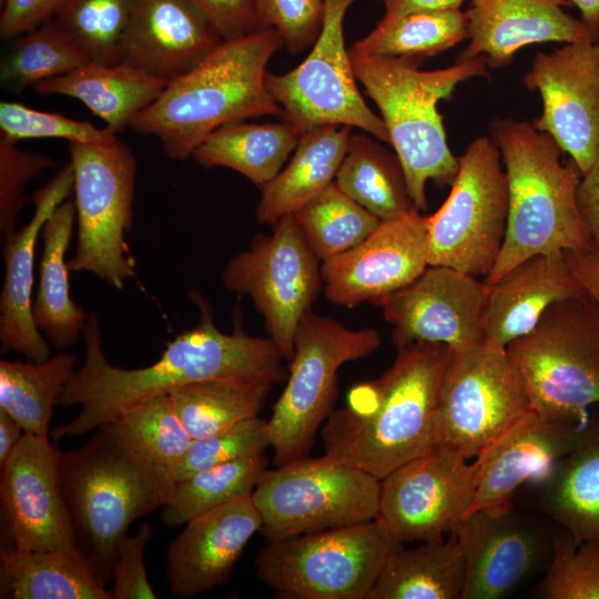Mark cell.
I'll list each match as a JSON object with an SVG mask.
<instances>
[{
  "label": "cell",
  "instance_id": "6da1fadb",
  "mask_svg": "<svg viewBox=\"0 0 599 599\" xmlns=\"http://www.w3.org/2000/svg\"><path fill=\"white\" fill-rule=\"evenodd\" d=\"M190 297L199 309L196 325L169 342L160 358L142 368L118 367L105 358L99 318L89 314L82 334L83 363L58 399V405H78L80 410L72 420L53 427L54 440L90 433L138 403L186 384L273 385L285 379V357L272 338L247 334L238 315L233 332L224 333L215 325L210 303L196 291H190Z\"/></svg>",
  "mask_w": 599,
  "mask_h": 599
},
{
  "label": "cell",
  "instance_id": "7a4b0ae2",
  "mask_svg": "<svg viewBox=\"0 0 599 599\" xmlns=\"http://www.w3.org/2000/svg\"><path fill=\"white\" fill-rule=\"evenodd\" d=\"M451 348L418 342L397 349L379 377L354 386L322 426L324 455L382 480L440 444L439 398Z\"/></svg>",
  "mask_w": 599,
  "mask_h": 599
},
{
  "label": "cell",
  "instance_id": "3957f363",
  "mask_svg": "<svg viewBox=\"0 0 599 599\" xmlns=\"http://www.w3.org/2000/svg\"><path fill=\"white\" fill-rule=\"evenodd\" d=\"M80 447L62 451L59 483L78 548L99 581L112 582L119 546L139 518L162 508L175 480L139 454L112 423L92 430Z\"/></svg>",
  "mask_w": 599,
  "mask_h": 599
},
{
  "label": "cell",
  "instance_id": "277c9868",
  "mask_svg": "<svg viewBox=\"0 0 599 599\" xmlns=\"http://www.w3.org/2000/svg\"><path fill=\"white\" fill-rule=\"evenodd\" d=\"M283 44L272 28L223 40L194 68L169 82L131 129L158 138L170 159L185 160L225 124L281 115L265 77L268 61Z\"/></svg>",
  "mask_w": 599,
  "mask_h": 599
},
{
  "label": "cell",
  "instance_id": "5b68a950",
  "mask_svg": "<svg viewBox=\"0 0 599 599\" xmlns=\"http://www.w3.org/2000/svg\"><path fill=\"white\" fill-rule=\"evenodd\" d=\"M489 132L501 154L509 203L501 251L484 282L494 284L536 254L592 248L577 203V164L564 162L560 146L532 122L495 119Z\"/></svg>",
  "mask_w": 599,
  "mask_h": 599
},
{
  "label": "cell",
  "instance_id": "8992f818",
  "mask_svg": "<svg viewBox=\"0 0 599 599\" xmlns=\"http://www.w3.org/2000/svg\"><path fill=\"white\" fill-rule=\"evenodd\" d=\"M355 77L380 112L418 211H426V184L454 182L458 158L450 151L437 104L468 79L488 75L483 58L424 71L418 61L385 58L349 49Z\"/></svg>",
  "mask_w": 599,
  "mask_h": 599
},
{
  "label": "cell",
  "instance_id": "52a82bcc",
  "mask_svg": "<svg viewBox=\"0 0 599 599\" xmlns=\"http://www.w3.org/2000/svg\"><path fill=\"white\" fill-rule=\"evenodd\" d=\"M506 349L530 410L549 422H588L599 404V305L586 290L550 305Z\"/></svg>",
  "mask_w": 599,
  "mask_h": 599
},
{
  "label": "cell",
  "instance_id": "ba28073f",
  "mask_svg": "<svg viewBox=\"0 0 599 599\" xmlns=\"http://www.w3.org/2000/svg\"><path fill=\"white\" fill-rule=\"evenodd\" d=\"M380 343L375 328L349 329L312 309L301 318L286 385L264 425L276 466L309 456L318 428L334 410L338 369L370 356Z\"/></svg>",
  "mask_w": 599,
  "mask_h": 599
},
{
  "label": "cell",
  "instance_id": "9c48e42d",
  "mask_svg": "<svg viewBox=\"0 0 599 599\" xmlns=\"http://www.w3.org/2000/svg\"><path fill=\"white\" fill-rule=\"evenodd\" d=\"M397 545L376 518L268 540L254 565L278 598L366 599Z\"/></svg>",
  "mask_w": 599,
  "mask_h": 599
},
{
  "label": "cell",
  "instance_id": "30bf717a",
  "mask_svg": "<svg viewBox=\"0 0 599 599\" xmlns=\"http://www.w3.org/2000/svg\"><path fill=\"white\" fill-rule=\"evenodd\" d=\"M78 227L70 272H88L122 290L135 275L125 240L133 221L136 161L125 143L69 142Z\"/></svg>",
  "mask_w": 599,
  "mask_h": 599
},
{
  "label": "cell",
  "instance_id": "8fae6325",
  "mask_svg": "<svg viewBox=\"0 0 599 599\" xmlns=\"http://www.w3.org/2000/svg\"><path fill=\"white\" fill-rule=\"evenodd\" d=\"M251 498L268 540L377 518L380 480L323 455L266 469Z\"/></svg>",
  "mask_w": 599,
  "mask_h": 599
},
{
  "label": "cell",
  "instance_id": "7c38bea8",
  "mask_svg": "<svg viewBox=\"0 0 599 599\" xmlns=\"http://www.w3.org/2000/svg\"><path fill=\"white\" fill-rule=\"evenodd\" d=\"M458 163L449 195L428 215V264L486 278L506 235L507 176L490 136L476 138Z\"/></svg>",
  "mask_w": 599,
  "mask_h": 599
},
{
  "label": "cell",
  "instance_id": "4fadbf2b",
  "mask_svg": "<svg viewBox=\"0 0 599 599\" xmlns=\"http://www.w3.org/2000/svg\"><path fill=\"white\" fill-rule=\"evenodd\" d=\"M528 412L506 347L484 338L451 352L439 398L441 445L473 460Z\"/></svg>",
  "mask_w": 599,
  "mask_h": 599
},
{
  "label": "cell",
  "instance_id": "5bb4252c",
  "mask_svg": "<svg viewBox=\"0 0 599 599\" xmlns=\"http://www.w3.org/2000/svg\"><path fill=\"white\" fill-rule=\"evenodd\" d=\"M356 1L324 0L323 26L308 55L286 73L267 71L265 82L284 121L301 133L323 125H346L389 143L383 119L361 95L345 47L344 18Z\"/></svg>",
  "mask_w": 599,
  "mask_h": 599
},
{
  "label": "cell",
  "instance_id": "9a60e30c",
  "mask_svg": "<svg viewBox=\"0 0 599 599\" xmlns=\"http://www.w3.org/2000/svg\"><path fill=\"white\" fill-rule=\"evenodd\" d=\"M321 264L294 215L287 214L272 235H256L250 248L231 258L222 272L229 291L251 297L285 359L293 356L301 318L323 291Z\"/></svg>",
  "mask_w": 599,
  "mask_h": 599
},
{
  "label": "cell",
  "instance_id": "2e32d148",
  "mask_svg": "<svg viewBox=\"0 0 599 599\" xmlns=\"http://www.w3.org/2000/svg\"><path fill=\"white\" fill-rule=\"evenodd\" d=\"M479 463L439 444L380 480L377 519L399 544L453 535L471 505Z\"/></svg>",
  "mask_w": 599,
  "mask_h": 599
},
{
  "label": "cell",
  "instance_id": "e0dca14e",
  "mask_svg": "<svg viewBox=\"0 0 599 599\" xmlns=\"http://www.w3.org/2000/svg\"><path fill=\"white\" fill-rule=\"evenodd\" d=\"M522 82L542 101L534 126L549 134L583 175L599 150V41L538 52Z\"/></svg>",
  "mask_w": 599,
  "mask_h": 599
},
{
  "label": "cell",
  "instance_id": "ac0fdd59",
  "mask_svg": "<svg viewBox=\"0 0 599 599\" xmlns=\"http://www.w3.org/2000/svg\"><path fill=\"white\" fill-rule=\"evenodd\" d=\"M59 455L49 437L24 433L0 467L1 515L14 549L81 555L59 483Z\"/></svg>",
  "mask_w": 599,
  "mask_h": 599
},
{
  "label": "cell",
  "instance_id": "d6986e66",
  "mask_svg": "<svg viewBox=\"0 0 599 599\" xmlns=\"http://www.w3.org/2000/svg\"><path fill=\"white\" fill-rule=\"evenodd\" d=\"M428 216L414 211L380 221L353 248L323 261V293L348 308L382 300L414 282L428 264Z\"/></svg>",
  "mask_w": 599,
  "mask_h": 599
},
{
  "label": "cell",
  "instance_id": "ffe728a7",
  "mask_svg": "<svg viewBox=\"0 0 599 599\" xmlns=\"http://www.w3.org/2000/svg\"><path fill=\"white\" fill-rule=\"evenodd\" d=\"M487 284L458 270L428 265L410 284L379 302L393 326L392 341L440 343L453 351L485 338L483 322Z\"/></svg>",
  "mask_w": 599,
  "mask_h": 599
},
{
  "label": "cell",
  "instance_id": "44dd1931",
  "mask_svg": "<svg viewBox=\"0 0 599 599\" xmlns=\"http://www.w3.org/2000/svg\"><path fill=\"white\" fill-rule=\"evenodd\" d=\"M184 526L167 547L165 577L172 596L191 598L230 580L262 518L252 498L243 497Z\"/></svg>",
  "mask_w": 599,
  "mask_h": 599
},
{
  "label": "cell",
  "instance_id": "7402d4cb",
  "mask_svg": "<svg viewBox=\"0 0 599 599\" xmlns=\"http://www.w3.org/2000/svg\"><path fill=\"white\" fill-rule=\"evenodd\" d=\"M466 564L461 599H499L511 593L546 554L541 534L514 511L477 510L453 534Z\"/></svg>",
  "mask_w": 599,
  "mask_h": 599
},
{
  "label": "cell",
  "instance_id": "603a6c76",
  "mask_svg": "<svg viewBox=\"0 0 599 599\" xmlns=\"http://www.w3.org/2000/svg\"><path fill=\"white\" fill-rule=\"evenodd\" d=\"M586 424L549 422L528 412L476 457L479 479L465 517L512 508L515 493L541 483L577 444Z\"/></svg>",
  "mask_w": 599,
  "mask_h": 599
},
{
  "label": "cell",
  "instance_id": "cb8c5ba5",
  "mask_svg": "<svg viewBox=\"0 0 599 599\" xmlns=\"http://www.w3.org/2000/svg\"><path fill=\"white\" fill-rule=\"evenodd\" d=\"M73 167L69 161L32 199L30 221L3 240L4 281L0 296L1 353L16 352L28 361L42 363L51 357V345L33 317L32 286L35 244L45 221L73 190Z\"/></svg>",
  "mask_w": 599,
  "mask_h": 599
},
{
  "label": "cell",
  "instance_id": "d4e9b609",
  "mask_svg": "<svg viewBox=\"0 0 599 599\" xmlns=\"http://www.w3.org/2000/svg\"><path fill=\"white\" fill-rule=\"evenodd\" d=\"M567 0H470L467 47L456 62L483 58L508 65L524 47L545 42H595L599 38L564 10Z\"/></svg>",
  "mask_w": 599,
  "mask_h": 599
},
{
  "label": "cell",
  "instance_id": "484cf974",
  "mask_svg": "<svg viewBox=\"0 0 599 599\" xmlns=\"http://www.w3.org/2000/svg\"><path fill=\"white\" fill-rule=\"evenodd\" d=\"M222 41L191 0H136L122 62L169 83L194 68Z\"/></svg>",
  "mask_w": 599,
  "mask_h": 599
},
{
  "label": "cell",
  "instance_id": "4316f807",
  "mask_svg": "<svg viewBox=\"0 0 599 599\" xmlns=\"http://www.w3.org/2000/svg\"><path fill=\"white\" fill-rule=\"evenodd\" d=\"M487 286L484 335L501 347L531 331L550 305L585 292L565 252L530 256Z\"/></svg>",
  "mask_w": 599,
  "mask_h": 599
},
{
  "label": "cell",
  "instance_id": "83f0119b",
  "mask_svg": "<svg viewBox=\"0 0 599 599\" xmlns=\"http://www.w3.org/2000/svg\"><path fill=\"white\" fill-rule=\"evenodd\" d=\"M352 128L323 125L301 134L288 164L261 186L256 220L276 224L335 181L348 149Z\"/></svg>",
  "mask_w": 599,
  "mask_h": 599
},
{
  "label": "cell",
  "instance_id": "f1b7e54d",
  "mask_svg": "<svg viewBox=\"0 0 599 599\" xmlns=\"http://www.w3.org/2000/svg\"><path fill=\"white\" fill-rule=\"evenodd\" d=\"M167 82L128 63L88 62L79 69L33 87L40 94H61L81 101L114 133L131 128Z\"/></svg>",
  "mask_w": 599,
  "mask_h": 599
},
{
  "label": "cell",
  "instance_id": "f546056e",
  "mask_svg": "<svg viewBox=\"0 0 599 599\" xmlns=\"http://www.w3.org/2000/svg\"><path fill=\"white\" fill-rule=\"evenodd\" d=\"M74 223V203L65 200L55 207L41 230L43 251L33 317L39 331L58 351H65L78 343L89 317L70 295L65 253Z\"/></svg>",
  "mask_w": 599,
  "mask_h": 599
},
{
  "label": "cell",
  "instance_id": "4dcf8cb0",
  "mask_svg": "<svg viewBox=\"0 0 599 599\" xmlns=\"http://www.w3.org/2000/svg\"><path fill=\"white\" fill-rule=\"evenodd\" d=\"M540 486V507L577 541H599V416Z\"/></svg>",
  "mask_w": 599,
  "mask_h": 599
},
{
  "label": "cell",
  "instance_id": "1f68e13d",
  "mask_svg": "<svg viewBox=\"0 0 599 599\" xmlns=\"http://www.w3.org/2000/svg\"><path fill=\"white\" fill-rule=\"evenodd\" d=\"M466 564L454 535L413 548L397 545L366 599H461Z\"/></svg>",
  "mask_w": 599,
  "mask_h": 599
},
{
  "label": "cell",
  "instance_id": "d6a6232c",
  "mask_svg": "<svg viewBox=\"0 0 599 599\" xmlns=\"http://www.w3.org/2000/svg\"><path fill=\"white\" fill-rule=\"evenodd\" d=\"M0 598L111 599L81 555L12 547L0 555Z\"/></svg>",
  "mask_w": 599,
  "mask_h": 599
},
{
  "label": "cell",
  "instance_id": "836d02e7",
  "mask_svg": "<svg viewBox=\"0 0 599 599\" xmlns=\"http://www.w3.org/2000/svg\"><path fill=\"white\" fill-rule=\"evenodd\" d=\"M301 134L298 129L286 121H237L209 134L192 155L204 166L232 169L252 183L263 186L282 170Z\"/></svg>",
  "mask_w": 599,
  "mask_h": 599
},
{
  "label": "cell",
  "instance_id": "e575fe53",
  "mask_svg": "<svg viewBox=\"0 0 599 599\" xmlns=\"http://www.w3.org/2000/svg\"><path fill=\"white\" fill-rule=\"evenodd\" d=\"M335 183L380 221L418 211L398 156L366 134L351 135Z\"/></svg>",
  "mask_w": 599,
  "mask_h": 599
},
{
  "label": "cell",
  "instance_id": "d590c367",
  "mask_svg": "<svg viewBox=\"0 0 599 599\" xmlns=\"http://www.w3.org/2000/svg\"><path fill=\"white\" fill-rule=\"evenodd\" d=\"M75 372V357L60 351L45 362H0V408L24 433L49 437L53 408Z\"/></svg>",
  "mask_w": 599,
  "mask_h": 599
},
{
  "label": "cell",
  "instance_id": "8d00e7d4",
  "mask_svg": "<svg viewBox=\"0 0 599 599\" xmlns=\"http://www.w3.org/2000/svg\"><path fill=\"white\" fill-rule=\"evenodd\" d=\"M468 39V19L460 9L383 16L376 27L351 48L385 58L420 61Z\"/></svg>",
  "mask_w": 599,
  "mask_h": 599
},
{
  "label": "cell",
  "instance_id": "74e56055",
  "mask_svg": "<svg viewBox=\"0 0 599 599\" xmlns=\"http://www.w3.org/2000/svg\"><path fill=\"white\" fill-rule=\"evenodd\" d=\"M272 384L204 380L167 393L172 406L192 438L213 435L256 417Z\"/></svg>",
  "mask_w": 599,
  "mask_h": 599
},
{
  "label": "cell",
  "instance_id": "f35d334b",
  "mask_svg": "<svg viewBox=\"0 0 599 599\" xmlns=\"http://www.w3.org/2000/svg\"><path fill=\"white\" fill-rule=\"evenodd\" d=\"M267 465L264 453L255 454L176 481L170 500L162 507L163 524L180 527L223 504L251 497Z\"/></svg>",
  "mask_w": 599,
  "mask_h": 599
},
{
  "label": "cell",
  "instance_id": "ab89813d",
  "mask_svg": "<svg viewBox=\"0 0 599 599\" xmlns=\"http://www.w3.org/2000/svg\"><path fill=\"white\" fill-rule=\"evenodd\" d=\"M293 215L321 262L353 248L380 222L343 192L335 181Z\"/></svg>",
  "mask_w": 599,
  "mask_h": 599
},
{
  "label": "cell",
  "instance_id": "60d3db41",
  "mask_svg": "<svg viewBox=\"0 0 599 599\" xmlns=\"http://www.w3.org/2000/svg\"><path fill=\"white\" fill-rule=\"evenodd\" d=\"M89 59L55 19L16 40L0 69L1 87L20 92L28 87L70 73Z\"/></svg>",
  "mask_w": 599,
  "mask_h": 599
},
{
  "label": "cell",
  "instance_id": "b9f144b4",
  "mask_svg": "<svg viewBox=\"0 0 599 599\" xmlns=\"http://www.w3.org/2000/svg\"><path fill=\"white\" fill-rule=\"evenodd\" d=\"M136 0H63L55 20L90 62L118 64Z\"/></svg>",
  "mask_w": 599,
  "mask_h": 599
},
{
  "label": "cell",
  "instance_id": "7bdbcfd3",
  "mask_svg": "<svg viewBox=\"0 0 599 599\" xmlns=\"http://www.w3.org/2000/svg\"><path fill=\"white\" fill-rule=\"evenodd\" d=\"M111 423L139 454L166 469L177 463L192 440L167 394L138 403Z\"/></svg>",
  "mask_w": 599,
  "mask_h": 599
},
{
  "label": "cell",
  "instance_id": "ee69618b",
  "mask_svg": "<svg viewBox=\"0 0 599 599\" xmlns=\"http://www.w3.org/2000/svg\"><path fill=\"white\" fill-rule=\"evenodd\" d=\"M535 595L544 599H599V541H577L567 531L557 535Z\"/></svg>",
  "mask_w": 599,
  "mask_h": 599
},
{
  "label": "cell",
  "instance_id": "f6af8a7d",
  "mask_svg": "<svg viewBox=\"0 0 599 599\" xmlns=\"http://www.w3.org/2000/svg\"><path fill=\"white\" fill-rule=\"evenodd\" d=\"M258 416L223 432L192 438L183 456L169 470L175 483L212 467L255 454L270 447Z\"/></svg>",
  "mask_w": 599,
  "mask_h": 599
},
{
  "label": "cell",
  "instance_id": "bcb514c9",
  "mask_svg": "<svg viewBox=\"0 0 599 599\" xmlns=\"http://www.w3.org/2000/svg\"><path fill=\"white\" fill-rule=\"evenodd\" d=\"M1 138L11 143L27 139H63L69 142L103 143L114 141L116 133L59 113L45 112L16 101L0 103Z\"/></svg>",
  "mask_w": 599,
  "mask_h": 599
},
{
  "label": "cell",
  "instance_id": "7dc6e473",
  "mask_svg": "<svg viewBox=\"0 0 599 599\" xmlns=\"http://www.w3.org/2000/svg\"><path fill=\"white\" fill-rule=\"evenodd\" d=\"M54 161L44 154L27 152L17 143L0 139V234L2 240L17 230L18 215L26 203V187Z\"/></svg>",
  "mask_w": 599,
  "mask_h": 599
},
{
  "label": "cell",
  "instance_id": "c3c4849f",
  "mask_svg": "<svg viewBox=\"0 0 599 599\" xmlns=\"http://www.w3.org/2000/svg\"><path fill=\"white\" fill-rule=\"evenodd\" d=\"M324 9V0H257L263 28L277 31L292 53L314 44L323 26Z\"/></svg>",
  "mask_w": 599,
  "mask_h": 599
},
{
  "label": "cell",
  "instance_id": "681fc988",
  "mask_svg": "<svg viewBox=\"0 0 599 599\" xmlns=\"http://www.w3.org/2000/svg\"><path fill=\"white\" fill-rule=\"evenodd\" d=\"M153 536V527L143 522L138 531L121 541L112 575L111 599H155L143 562L145 547Z\"/></svg>",
  "mask_w": 599,
  "mask_h": 599
},
{
  "label": "cell",
  "instance_id": "f907efd6",
  "mask_svg": "<svg viewBox=\"0 0 599 599\" xmlns=\"http://www.w3.org/2000/svg\"><path fill=\"white\" fill-rule=\"evenodd\" d=\"M209 19L223 40L262 29L257 0H191Z\"/></svg>",
  "mask_w": 599,
  "mask_h": 599
},
{
  "label": "cell",
  "instance_id": "816d5d0a",
  "mask_svg": "<svg viewBox=\"0 0 599 599\" xmlns=\"http://www.w3.org/2000/svg\"><path fill=\"white\" fill-rule=\"evenodd\" d=\"M63 0H3L0 17L2 39L19 37L54 19Z\"/></svg>",
  "mask_w": 599,
  "mask_h": 599
},
{
  "label": "cell",
  "instance_id": "f5cc1de1",
  "mask_svg": "<svg viewBox=\"0 0 599 599\" xmlns=\"http://www.w3.org/2000/svg\"><path fill=\"white\" fill-rule=\"evenodd\" d=\"M577 203L593 250L599 255V150L591 167L579 182Z\"/></svg>",
  "mask_w": 599,
  "mask_h": 599
},
{
  "label": "cell",
  "instance_id": "db71d44e",
  "mask_svg": "<svg viewBox=\"0 0 599 599\" xmlns=\"http://www.w3.org/2000/svg\"><path fill=\"white\" fill-rule=\"evenodd\" d=\"M571 272L599 305V255L592 248L565 252Z\"/></svg>",
  "mask_w": 599,
  "mask_h": 599
},
{
  "label": "cell",
  "instance_id": "11a10c76",
  "mask_svg": "<svg viewBox=\"0 0 599 599\" xmlns=\"http://www.w3.org/2000/svg\"><path fill=\"white\" fill-rule=\"evenodd\" d=\"M466 0H383L385 14L389 17L415 12H432L460 9Z\"/></svg>",
  "mask_w": 599,
  "mask_h": 599
},
{
  "label": "cell",
  "instance_id": "9f6ffc18",
  "mask_svg": "<svg viewBox=\"0 0 599 599\" xmlns=\"http://www.w3.org/2000/svg\"><path fill=\"white\" fill-rule=\"evenodd\" d=\"M23 435L22 426L0 408V467L4 465Z\"/></svg>",
  "mask_w": 599,
  "mask_h": 599
},
{
  "label": "cell",
  "instance_id": "6f0895ef",
  "mask_svg": "<svg viewBox=\"0 0 599 599\" xmlns=\"http://www.w3.org/2000/svg\"><path fill=\"white\" fill-rule=\"evenodd\" d=\"M580 11L581 21L599 38V0H567Z\"/></svg>",
  "mask_w": 599,
  "mask_h": 599
},
{
  "label": "cell",
  "instance_id": "680465c9",
  "mask_svg": "<svg viewBox=\"0 0 599 599\" xmlns=\"http://www.w3.org/2000/svg\"><path fill=\"white\" fill-rule=\"evenodd\" d=\"M3 0H0V2H2Z\"/></svg>",
  "mask_w": 599,
  "mask_h": 599
}]
</instances>
